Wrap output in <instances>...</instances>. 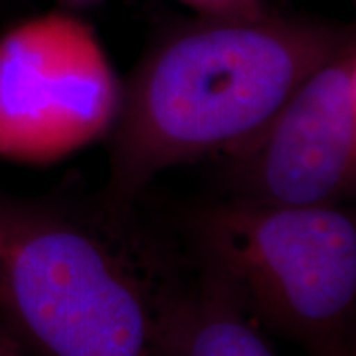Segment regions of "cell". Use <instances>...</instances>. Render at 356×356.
<instances>
[{
    "label": "cell",
    "instance_id": "cell-1",
    "mask_svg": "<svg viewBox=\"0 0 356 356\" xmlns=\"http://www.w3.org/2000/svg\"><path fill=\"white\" fill-rule=\"evenodd\" d=\"M353 36V26L273 13L170 28L121 86L103 206L127 212L159 172L240 145Z\"/></svg>",
    "mask_w": 356,
    "mask_h": 356
},
{
    "label": "cell",
    "instance_id": "cell-4",
    "mask_svg": "<svg viewBox=\"0 0 356 356\" xmlns=\"http://www.w3.org/2000/svg\"><path fill=\"white\" fill-rule=\"evenodd\" d=\"M121 81L93 26L70 10L0 34V159L54 165L109 135Z\"/></svg>",
    "mask_w": 356,
    "mask_h": 356
},
{
    "label": "cell",
    "instance_id": "cell-6",
    "mask_svg": "<svg viewBox=\"0 0 356 356\" xmlns=\"http://www.w3.org/2000/svg\"><path fill=\"white\" fill-rule=\"evenodd\" d=\"M161 344L165 356H277L266 332L191 264L166 297Z\"/></svg>",
    "mask_w": 356,
    "mask_h": 356
},
{
    "label": "cell",
    "instance_id": "cell-7",
    "mask_svg": "<svg viewBox=\"0 0 356 356\" xmlns=\"http://www.w3.org/2000/svg\"><path fill=\"white\" fill-rule=\"evenodd\" d=\"M198 16L216 18H255L271 13L267 0H178Z\"/></svg>",
    "mask_w": 356,
    "mask_h": 356
},
{
    "label": "cell",
    "instance_id": "cell-3",
    "mask_svg": "<svg viewBox=\"0 0 356 356\" xmlns=\"http://www.w3.org/2000/svg\"><path fill=\"white\" fill-rule=\"evenodd\" d=\"M191 267L264 332L305 356H356L350 208L210 204L191 218Z\"/></svg>",
    "mask_w": 356,
    "mask_h": 356
},
{
    "label": "cell",
    "instance_id": "cell-8",
    "mask_svg": "<svg viewBox=\"0 0 356 356\" xmlns=\"http://www.w3.org/2000/svg\"><path fill=\"white\" fill-rule=\"evenodd\" d=\"M0 356H24V353L18 348V344L2 329H0Z\"/></svg>",
    "mask_w": 356,
    "mask_h": 356
},
{
    "label": "cell",
    "instance_id": "cell-2",
    "mask_svg": "<svg viewBox=\"0 0 356 356\" xmlns=\"http://www.w3.org/2000/svg\"><path fill=\"white\" fill-rule=\"evenodd\" d=\"M125 214L0 208V329L24 356H165L163 309L186 255L121 228Z\"/></svg>",
    "mask_w": 356,
    "mask_h": 356
},
{
    "label": "cell",
    "instance_id": "cell-10",
    "mask_svg": "<svg viewBox=\"0 0 356 356\" xmlns=\"http://www.w3.org/2000/svg\"><path fill=\"white\" fill-rule=\"evenodd\" d=\"M0 245H2V224H0Z\"/></svg>",
    "mask_w": 356,
    "mask_h": 356
},
{
    "label": "cell",
    "instance_id": "cell-9",
    "mask_svg": "<svg viewBox=\"0 0 356 356\" xmlns=\"http://www.w3.org/2000/svg\"><path fill=\"white\" fill-rule=\"evenodd\" d=\"M64 8L67 10H79V8H89V6H95L99 4L102 0H58Z\"/></svg>",
    "mask_w": 356,
    "mask_h": 356
},
{
    "label": "cell",
    "instance_id": "cell-5",
    "mask_svg": "<svg viewBox=\"0 0 356 356\" xmlns=\"http://www.w3.org/2000/svg\"><path fill=\"white\" fill-rule=\"evenodd\" d=\"M224 156L232 198L275 206L346 202L356 188L355 36Z\"/></svg>",
    "mask_w": 356,
    "mask_h": 356
}]
</instances>
